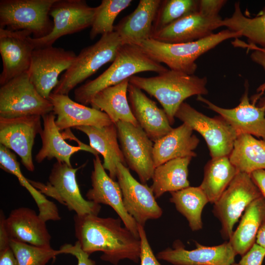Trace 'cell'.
I'll list each match as a JSON object with an SVG mask.
<instances>
[{
    "mask_svg": "<svg viewBox=\"0 0 265 265\" xmlns=\"http://www.w3.org/2000/svg\"><path fill=\"white\" fill-rule=\"evenodd\" d=\"M255 243L265 250V221L258 232Z\"/></svg>",
    "mask_w": 265,
    "mask_h": 265,
    "instance_id": "47",
    "label": "cell"
},
{
    "mask_svg": "<svg viewBox=\"0 0 265 265\" xmlns=\"http://www.w3.org/2000/svg\"><path fill=\"white\" fill-rule=\"evenodd\" d=\"M128 93L134 118L152 141L156 142L173 130L164 109L159 108L141 89L129 83Z\"/></svg>",
    "mask_w": 265,
    "mask_h": 265,
    "instance_id": "22",
    "label": "cell"
},
{
    "mask_svg": "<svg viewBox=\"0 0 265 265\" xmlns=\"http://www.w3.org/2000/svg\"><path fill=\"white\" fill-rule=\"evenodd\" d=\"M46 222L34 210L27 207L12 210L5 219L11 239L50 248L51 236Z\"/></svg>",
    "mask_w": 265,
    "mask_h": 265,
    "instance_id": "23",
    "label": "cell"
},
{
    "mask_svg": "<svg viewBox=\"0 0 265 265\" xmlns=\"http://www.w3.org/2000/svg\"><path fill=\"white\" fill-rule=\"evenodd\" d=\"M168 69L148 55L138 46L124 44L111 65L96 79L75 90V101L86 106L98 92L145 71L158 74Z\"/></svg>",
    "mask_w": 265,
    "mask_h": 265,
    "instance_id": "3",
    "label": "cell"
},
{
    "mask_svg": "<svg viewBox=\"0 0 265 265\" xmlns=\"http://www.w3.org/2000/svg\"><path fill=\"white\" fill-rule=\"evenodd\" d=\"M129 82L159 102L171 125L174 123L175 114L185 100L194 95L208 93L206 77L201 78L170 69L151 77L134 75L129 79Z\"/></svg>",
    "mask_w": 265,
    "mask_h": 265,
    "instance_id": "2",
    "label": "cell"
},
{
    "mask_svg": "<svg viewBox=\"0 0 265 265\" xmlns=\"http://www.w3.org/2000/svg\"><path fill=\"white\" fill-rule=\"evenodd\" d=\"M0 167L5 171L14 175L22 186L30 193L39 209V215L46 222L57 221L61 219L58 210L53 202L33 187L28 180L24 177L16 156L10 150L0 144Z\"/></svg>",
    "mask_w": 265,
    "mask_h": 265,
    "instance_id": "33",
    "label": "cell"
},
{
    "mask_svg": "<svg viewBox=\"0 0 265 265\" xmlns=\"http://www.w3.org/2000/svg\"><path fill=\"white\" fill-rule=\"evenodd\" d=\"M198 3L197 0H161L153 23L152 35L178 20L197 12Z\"/></svg>",
    "mask_w": 265,
    "mask_h": 265,
    "instance_id": "36",
    "label": "cell"
},
{
    "mask_svg": "<svg viewBox=\"0 0 265 265\" xmlns=\"http://www.w3.org/2000/svg\"><path fill=\"white\" fill-rule=\"evenodd\" d=\"M193 131L183 123L155 142L153 150L155 168L175 159L195 157L194 150L199 140Z\"/></svg>",
    "mask_w": 265,
    "mask_h": 265,
    "instance_id": "26",
    "label": "cell"
},
{
    "mask_svg": "<svg viewBox=\"0 0 265 265\" xmlns=\"http://www.w3.org/2000/svg\"><path fill=\"white\" fill-rule=\"evenodd\" d=\"M0 265H18L17 259L10 247L0 252Z\"/></svg>",
    "mask_w": 265,
    "mask_h": 265,
    "instance_id": "46",
    "label": "cell"
},
{
    "mask_svg": "<svg viewBox=\"0 0 265 265\" xmlns=\"http://www.w3.org/2000/svg\"><path fill=\"white\" fill-rule=\"evenodd\" d=\"M137 225L141 242L140 265H161L150 246L144 226Z\"/></svg>",
    "mask_w": 265,
    "mask_h": 265,
    "instance_id": "39",
    "label": "cell"
},
{
    "mask_svg": "<svg viewBox=\"0 0 265 265\" xmlns=\"http://www.w3.org/2000/svg\"><path fill=\"white\" fill-rule=\"evenodd\" d=\"M161 0H140L134 10L124 17L114 31L124 44L137 45L152 38L153 23Z\"/></svg>",
    "mask_w": 265,
    "mask_h": 265,
    "instance_id": "24",
    "label": "cell"
},
{
    "mask_svg": "<svg viewBox=\"0 0 265 265\" xmlns=\"http://www.w3.org/2000/svg\"><path fill=\"white\" fill-rule=\"evenodd\" d=\"M129 83L128 79L102 90L94 95L89 104L92 108L106 113L114 124L124 121L139 126L128 102Z\"/></svg>",
    "mask_w": 265,
    "mask_h": 265,
    "instance_id": "28",
    "label": "cell"
},
{
    "mask_svg": "<svg viewBox=\"0 0 265 265\" xmlns=\"http://www.w3.org/2000/svg\"><path fill=\"white\" fill-rule=\"evenodd\" d=\"M56 0H1L0 28L27 30L33 38L49 34L53 27L50 11Z\"/></svg>",
    "mask_w": 265,
    "mask_h": 265,
    "instance_id": "6",
    "label": "cell"
},
{
    "mask_svg": "<svg viewBox=\"0 0 265 265\" xmlns=\"http://www.w3.org/2000/svg\"><path fill=\"white\" fill-rule=\"evenodd\" d=\"M80 167L74 168L57 161L53 166L46 184L28 181L41 193L55 199L67 207L69 211H74L76 214L98 215L101 209V205L85 200L80 193L76 179V173Z\"/></svg>",
    "mask_w": 265,
    "mask_h": 265,
    "instance_id": "7",
    "label": "cell"
},
{
    "mask_svg": "<svg viewBox=\"0 0 265 265\" xmlns=\"http://www.w3.org/2000/svg\"><path fill=\"white\" fill-rule=\"evenodd\" d=\"M229 159L238 172L251 175L255 171L265 170V141L251 134H239Z\"/></svg>",
    "mask_w": 265,
    "mask_h": 265,
    "instance_id": "30",
    "label": "cell"
},
{
    "mask_svg": "<svg viewBox=\"0 0 265 265\" xmlns=\"http://www.w3.org/2000/svg\"><path fill=\"white\" fill-rule=\"evenodd\" d=\"M241 37L239 32L227 28L190 42L171 44L150 38L137 46L151 58L165 64L170 70L193 75L197 68L196 60L201 55L227 39Z\"/></svg>",
    "mask_w": 265,
    "mask_h": 265,
    "instance_id": "4",
    "label": "cell"
},
{
    "mask_svg": "<svg viewBox=\"0 0 265 265\" xmlns=\"http://www.w3.org/2000/svg\"><path fill=\"white\" fill-rule=\"evenodd\" d=\"M238 172L228 156L212 159L207 163L199 186L209 203L214 204L218 200Z\"/></svg>",
    "mask_w": 265,
    "mask_h": 265,
    "instance_id": "32",
    "label": "cell"
},
{
    "mask_svg": "<svg viewBox=\"0 0 265 265\" xmlns=\"http://www.w3.org/2000/svg\"><path fill=\"white\" fill-rule=\"evenodd\" d=\"M265 250L256 243L240 260L239 265H262Z\"/></svg>",
    "mask_w": 265,
    "mask_h": 265,
    "instance_id": "41",
    "label": "cell"
},
{
    "mask_svg": "<svg viewBox=\"0 0 265 265\" xmlns=\"http://www.w3.org/2000/svg\"><path fill=\"white\" fill-rule=\"evenodd\" d=\"M117 179L127 212L144 227L147 220L160 217L163 212L151 188L135 179L121 163L117 164Z\"/></svg>",
    "mask_w": 265,
    "mask_h": 265,
    "instance_id": "14",
    "label": "cell"
},
{
    "mask_svg": "<svg viewBox=\"0 0 265 265\" xmlns=\"http://www.w3.org/2000/svg\"><path fill=\"white\" fill-rule=\"evenodd\" d=\"M41 118L38 115L0 117V144L15 152L23 165L30 172L35 169L32 156L35 138L43 130Z\"/></svg>",
    "mask_w": 265,
    "mask_h": 265,
    "instance_id": "15",
    "label": "cell"
},
{
    "mask_svg": "<svg viewBox=\"0 0 265 265\" xmlns=\"http://www.w3.org/2000/svg\"><path fill=\"white\" fill-rule=\"evenodd\" d=\"M192 157L169 160L156 167L150 187L156 198L166 192H174L189 186L188 166Z\"/></svg>",
    "mask_w": 265,
    "mask_h": 265,
    "instance_id": "31",
    "label": "cell"
},
{
    "mask_svg": "<svg viewBox=\"0 0 265 265\" xmlns=\"http://www.w3.org/2000/svg\"><path fill=\"white\" fill-rule=\"evenodd\" d=\"M43 128L40 133L42 147L35 156V160L41 163L45 159L55 158L57 161L72 166L71 156L80 150L90 152L95 156L99 153L90 146L83 143L79 146L71 145L67 143L55 124V115L51 112L42 117Z\"/></svg>",
    "mask_w": 265,
    "mask_h": 265,
    "instance_id": "25",
    "label": "cell"
},
{
    "mask_svg": "<svg viewBox=\"0 0 265 265\" xmlns=\"http://www.w3.org/2000/svg\"><path fill=\"white\" fill-rule=\"evenodd\" d=\"M195 245V249L188 250L178 240L174 242L173 249L167 248L159 252L157 258L174 265H232L235 263L237 254L229 241L213 246L198 242Z\"/></svg>",
    "mask_w": 265,
    "mask_h": 265,
    "instance_id": "18",
    "label": "cell"
},
{
    "mask_svg": "<svg viewBox=\"0 0 265 265\" xmlns=\"http://www.w3.org/2000/svg\"><path fill=\"white\" fill-rule=\"evenodd\" d=\"M6 217L2 211L0 212V252L10 247L11 238L5 224Z\"/></svg>",
    "mask_w": 265,
    "mask_h": 265,
    "instance_id": "43",
    "label": "cell"
},
{
    "mask_svg": "<svg viewBox=\"0 0 265 265\" xmlns=\"http://www.w3.org/2000/svg\"><path fill=\"white\" fill-rule=\"evenodd\" d=\"M248 83L240 103L233 108H225L213 104L202 96L197 100L205 104L207 108L217 112L236 131L238 134L246 133L265 141V111L262 106L258 107L249 102Z\"/></svg>",
    "mask_w": 265,
    "mask_h": 265,
    "instance_id": "19",
    "label": "cell"
},
{
    "mask_svg": "<svg viewBox=\"0 0 265 265\" xmlns=\"http://www.w3.org/2000/svg\"><path fill=\"white\" fill-rule=\"evenodd\" d=\"M115 124L126 164L137 174L142 184L146 183L152 179L155 169L152 141L139 125L124 121Z\"/></svg>",
    "mask_w": 265,
    "mask_h": 265,
    "instance_id": "13",
    "label": "cell"
},
{
    "mask_svg": "<svg viewBox=\"0 0 265 265\" xmlns=\"http://www.w3.org/2000/svg\"><path fill=\"white\" fill-rule=\"evenodd\" d=\"M265 221V199L262 196L246 208L229 240L237 255L243 256L255 243L258 232Z\"/></svg>",
    "mask_w": 265,
    "mask_h": 265,
    "instance_id": "29",
    "label": "cell"
},
{
    "mask_svg": "<svg viewBox=\"0 0 265 265\" xmlns=\"http://www.w3.org/2000/svg\"><path fill=\"white\" fill-rule=\"evenodd\" d=\"M251 175L238 172L218 200L213 212L221 223V235L230 239L235 224L248 205L262 197Z\"/></svg>",
    "mask_w": 265,
    "mask_h": 265,
    "instance_id": "9",
    "label": "cell"
},
{
    "mask_svg": "<svg viewBox=\"0 0 265 265\" xmlns=\"http://www.w3.org/2000/svg\"><path fill=\"white\" fill-rule=\"evenodd\" d=\"M247 48L255 50L250 55L252 60L261 66L265 70V50L250 44L247 45Z\"/></svg>",
    "mask_w": 265,
    "mask_h": 265,
    "instance_id": "44",
    "label": "cell"
},
{
    "mask_svg": "<svg viewBox=\"0 0 265 265\" xmlns=\"http://www.w3.org/2000/svg\"><path fill=\"white\" fill-rule=\"evenodd\" d=\"M96 12V7L89 6L84 0H56L49 13L53 19V29L44 37H32L35 49L53 46L64 35L91 27Z\"/></svg>",
    "mask_w": 265,
    "mask_h": 265,
    "instance_id": "11",
    "label": "cell"
},
{
    "mask_svg": "<svg viewBox=\"0 0 265 265\" xmlns=\"http://www.w3.org/2000/svg\"><path fill=\"white\" fill-rule=\"evenodd\" d=\"M251 176L265 199V170L255 171L251 174Z\"/></svg>",
    "mask_w": 265,
    "mask_h": 265,
    "instance_id": "45",
    "label": "cell"
},
{
    "mask_svg": "<svg viewBox=\"0 0 265 265\" xmlns=\"http://www.w3.org/2000/svg\"><path fill=\"white\" fill-rule=\"evenodd\" d=\"M31 35L27 30L0 28V53L2 61L0 86L28 71L35 49Z\"/></svg>",
    "mask_w": 265,
    "mask_h": 265,
    "instance_id": "16",
    "label": "cell"
},
{
    "mask_svg": "<svg viewBox=\"0 0 265 265\" xmlns=\"http://www.w3.org/2000/svg\"><path fill=\"white\" fill-rule=\"evenodd\" d=\"M170 193V201L186 218L191 230L197 231L201 229L203 227L202 211L209 202L201 187L188 186Z\"/></svg>",
    "mask_w": 265,
    "mask_h": 265,
    "instance_id": "34",
    "label": "cell"
},
{
    "mask_svg": "<svg viewBox=\"0 0 265 265\" xmlns=\"http://www.w3.org/2000/svg\"><path fill=\"white\" fill-rule=\"evenodd\" d=\"M232 265H238V264H237L234 263V264H232Z\"/></svg>",
    "mask_w": 265,
    "mask_h": 265,
    "instance_id": "49",
    "label": "cell"
},
{
    "mask_svg": "<svg viewBox=\"0 0 265 265\" xmlns=\"http://www.w3.org/2000/svg\"><path fill=\"white\" fill-rule=\"evenodd\" d=\"M222 26L239 32L247 38L249 44L258 45L265 49V6L256 16L248 17L242 13L240 2L237 1L232 15L222 20Z\"/></svg>",
    "mask_w": 265,
    "mask_h": 265,
    "instance_id": "35",
    "label": "cell"
},
{
    "mask_svg": "<svg viewBox=\"0 0 265 265\" xmlns=\"http://www.w3.org/2000/svg\"><path fill=\"white\" fill-rule=\"evenodd\" d=\"M76 56L72 51L53 46L34 50L28 73L43 97L48 99L58 82L59 76L70 67Z\"/></svg>",
    "mask_w": 265,
    "mask_h": 265,
    "instance_id": "12",
    "label": "cell"
},
{
    "mask_svg": "<svg viewBox=\"0 0 265 265\" xmlns=\"http://www.w3.org/2000/svg\"><path fill=\"white\" fill-rule=\"evenodd\" d=\"M123 44L115 31L101 36L95 44L83 49L70 67L61 75L52 93L68 95L78 84L105 64L113 62Z\"/></svg>",
    "mask_w": 265,
    "mask_h": 265,
    "instance_id": "5",
    "label": "cell"
},
{
    "mask_svg": "<svg viewBox=\"0 0 265 265\" xmlns=\"http://www.w3.org/2000/svg\"><path fill=\"white\" fill-rule=\"evenodd\" d=\"M262 106L264 107L265 111V103Z\"/></svg>",
    "mask_w": 265,
    "mask_h": 265,
    "instance_id": "48",
    "label": "cell"
},
{
    "mask_svg": "<svg viewBox=\"0 0 265 265\" xmlns=\"http://www.w3.org/2000/svg\"><path fill=\"white\" fill-rule=\"evenodd\" d=\"M226 0H200L198 12L210 17L219 16V12L227 2Z\"/></svg>",
    "mask_w": 265,
    "mask_h": 265,
    "instance_id": "42",
    "label": "cell"
},
{
    "mask_svg": "<svg viewBox=\"0 0 265 265\" xmlns=\"http://www.w3.org/2000/svg\"><path fill=\"white\" fill-rule=\"evenodd\" d=\"M51 102L43 97L31 82L28 71L0 88V117H41L53 112Z\"/></svg>",
    "mask_w": 265,
    "mask_h": 265,
    "instance_id": "8",
    "label": "cell"
},
{
    "mask_svg": "<svg viewBox=\"0 0 265 265\" xmlns=\"http://www.w3.org/2000/svg\"><path fill=\"white\" fill-rule=\"evenodd\" d=\"M219 15L210 17L196 12L184 17L153 34L152 39L166 43H182L197 41L213 34L222 26Z\"/></svg>",
    "mask_w": 265,
    "mask_h": 265,
    "instance_id": "21",
    "label": "cell"
},
{
    "mask_svg": "<svg viewBox=\"0 0 265 265\" xmlns=\"http://www.w3.org/2000/svg\"><path fill=\"white\" fill-rule=\"evenodd\" d=\"M91 179L92 187L86 194L88 200L111 207L117 213L125 226L139 238L137 222L126 211L123 205L121 188L118 182L107 175L98 155L93 159Z\"/></svg>",
    "mask_w": 265,
    "mask_h": 265,
    "instance_id": "17",
    "label": "cell"
},
{
    "mask_svg": "<svg viewBox=\"0 0 265 265\" xmlns=\"http://www.w3.org/2000/svg\"><path fill=\"white\" fill-rule=\"evenodd\" d=\"M48 100L56 116L55 124L60 131L80 126L101 128L113 123L104 112L72 100L68 95L51 93Z\"/></svg>",
    "mask_w": 265,
    "mask_h": 265,
    "instance_id": "20",
    "label": "cell"
},
{
    "mask_svg": "<svg viewBox=\"0 0 265 265\" xmlns=\"http://www.w3.org/2000/svg\"><path fill=\"white\" fill-rule=\"evenodd\" d=\"M131 0H103L96 6L95 18L91 26L89 37L94 39L99 35L101 36L114 31V21L118 14L128 7Z\"/></svg>",
    "mask_w": 265,
    "mask_h": 265,
    "instance_id": "37",
    "label": "cell"
},
{
    "mask_svg": "<svg viewBox=\"0 0 265 265\" xmlns=\"http://www.w3.org/2000/svg\"><path fill=\"white\" fill-rule=\"evenodd\" d=\"M175 117L198 132L205 139L212 159L228 156L238 134L222 117L211 118L184 102Z\"/></svg>",
    "mask_w": 265,
    "mask_h": 265,
    "instance_id": "10",
    "label": "cell"
},
{
    "mask_svg": "<svg viewBox=\"0 0 265 265\" xmlns=\"http://www.w3.org/2000/svg\"><path fill=\"white\" fill-rule=\"evenodd\" d=\"M77 130L84 133L89 139L90 146L101 154L104 158L103 166L113 180L117 178V164L126 162L118 142V134L114 123L101 128L80 126Z\"/></svg>",
    "mask_w": 265,
    "mask_h": 265,
    "instance_id": "27",
    "label": "cell"
},
{
    "mask_svg": "<svg viewBox=\"0 0 265 265\" xmlns=\"http://www.w3.org/2000/svg\"><path fill=\"white\" fill-rule=\"evenodd\" d=\"M10 246L18 265H46L59 255L58 250L37 247L14 239H11Z\"/></svg>",
    "mask_w": 265,
    "mask_h": 265,
    "instance_id": "38",
    "label": "cell"
},
{
    "mask_svg": "<svg viewBox=\"0 0 265 265\" xmlns=\"http://www.w3.org/2000/svg\"><path fill=\"white\" fill-rule=\"evenodd\" d=\"M75 236L81 249L89 255L103 252L101 260L117 265L123 259L137 263L141 242L120 218H103L95 214L74 216Z\"/></svg>",
    "mask_w": 265,
    "mask_h": 265,
    "instance_id": "1",
    "label": "cell"
},
{
    "mask_svg": "<svg viewBox=\"0 0 265 265\" xmlns=\"http://www.w3.org/2000/svg\"><path fill=\"white\" fill-rule=\"evenodd\" d=\"M58 250L59 254H69L74 256L78 261L77 265H96L95 262L89 258L90 255L81 249L78 241L74 245L65 244Z\"/></svg>",
    "mask_w": 265,
    "mask_h": 265,
    "instance_id": "40",
    "label": "cell"
}]
</instances>
